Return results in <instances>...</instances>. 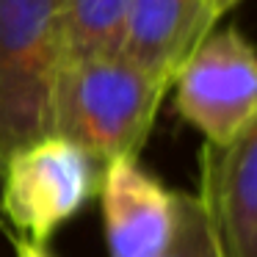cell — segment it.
<instances>
[{"mask_svg":"<svg viewBox=\"0 0 257 257\" xmlns=\"http://www.w3.org/2000/svg\"><path fill=\"white\" fill-rule=\"evenodd\" d=\"M14 249H17V257H53L47 246H34L23 238H14Z\"/></svg>","mask_w":257,"mask_h":257,"instance_id":"10","label":"cell"},{"mask_svg":"<svg viewBox=\"0 0 257 257\" xmlns=\"http://www.w3.org/2000/svg\"><path fill=\"white\" fill-rule=\"evenodd\" d=\"M199 166L218 257H257V113L224 147H202Z\"/></svg>","mask_w":257,"mask_h":257,"instance_id":"5","label":"cell"},{"mask_svg":"<svg viewBox=\"0 0 257 257\" xmlns=\"http://www.w3.org/2000/svg\"><path fill=\"white\" fill-rule=\"evenodd\" d=\"M102 163L69 139L47 133L0 163V216L34 246H47L100 191Z\"/></svg>","mask_w":257,"mask_h":257,"instance_id":"3","label":"cell"},{"mask_svg":"<svg viewBox=\"0 0 257 257\" xmlns=\"http://www.w3.org/2000/svg\"><path fill=\"white\" fill-rule=\"evenodd\" d=\"M213 28L207 0H127L119 56L172 89L177 69Z\"/></svg>","mask_w":257,"mask_h":257,"instance_id":"7","label":"cell"},{"mask_svg":"<svg viewBox=\"0 0 257 257\" xmlns=\"http://www.w3.org/2000/svg\"><path fill=\"white\" fill-rule=\"evenodd\" d=\"M155 257H218L207 213L196 194H180L177 227L169 246Z\"/></svg>","mask_w":257,"mask_h":257,"instance_id":"9","label":"cell"},{"mask_svg":"<svg viewBox=\"0 0 257 257\" xmlns=\"http://www.w3.org/2000/svg\"><path fill=\"white\" fill-rule=\"evenodd\" d=\"M238 3H240V0H207V9H210L213 23H218L224 14H229L235 6H238Z\"/></svg>","mask_w":257,"mask_h":257,"instance_id":"11","label":"cell"},{"mask_svg":"<svg viewBox=\"0 0 257 257\" xmlns=\"http://www.w3.org/2000/svg\"><path fill=\"white\" fill-rule=\"evenodd\" d=\"M100 207L108 257H155L177 227L180 194L161 183L139 158H116L102 166Z\"/></svg>","mask_w":257,"mask_h":257,"instance_id":"6","label":"cell"},{"mask_svg":"<svg viewBox=\"0 0 257 257\" xmlns=\"http://www.w3.org/2000/svg\"><path fill=\"white\" fill-rule=\"evenodd\" d=\"M58 12L64 31V61L119 53L127 0H58Z\"/></svg>","mask_w":257,"mask_h":257,"instance_id":"8","label":"cell"},{"mask_svg":"<svg viewBox=\"0 0 257 257\" xmlns=\"http://www.w3.org/2000/svg\"><path fill=\"white\" fill-rule=\"evenodd\" d=\"M174 111L205 139L224 147L257 113V47L235 25L213 28L172 80Z\"/></svg>","mask_w":257,"mask_h":257,"instance_id":"4","label":"cell"},{"mask_svg":"<svg viewBox=\"0 0 257 257\" xmlns=\"http://www.w3.org/2000/svg\"><path fill=\"white\" fill-rule=\"evenodd\" d=\"M169 86L124 56H86L61 64L53 89L50 133L64 136L102 166L139 158Z\"/></svg>","mask_w":257,"mask_h":257,"instance_id":"1","label":"cell"},{"mask_svg":"<svg viewBox=\"0 0 257 257\" xmlns=\"http://www.w3.org/2000/svg\"><path fill=\"white\" fill-rule=\"evenodd\" d=\"M61 64L58 0H0V163L50 133Z\"/></svg>","mask_w":257,"mask_h":257,"instance_id":"2","label":"cell"}]
</instances>
